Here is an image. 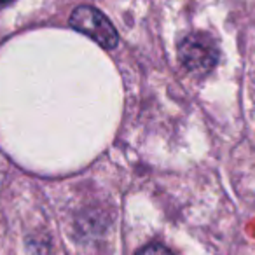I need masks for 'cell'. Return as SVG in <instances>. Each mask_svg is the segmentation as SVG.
<instances>
[{"mask_svg": "<svg viewBox=\"0 0 255 255\" xmlns=\"http://www.w3.org/2000/svg\"><path fill=\"white\" fill-rule=\"evenodd\" d=\"M136 255H173V254H171L166 247H163V245L150 243V245H147V247H143L142 250H138Z\"/></svg>", "mask_w": 255, "mask_h": 255, "instance_id": "cell-3", "label": "cell"}, {"mask_svg": "<svg viewBox=\"0 0 255 255\" xmlns=\"http://www.w3.org/2000/svg\"><path fill=\"white\" fill-rule=\"evenodd\" d=\"M70 26L84 35L91 37L105 49H114L119 42V37L112 23L105 14L91 5H79L70 16Z\"/></svg>", "mask_w": 255, "mask_h": 255, "instance_id": "cell-1", "label": "cell"}, {"mask_svg": "<svg viewBox=\"0 0 255 255\" xmlns=\"http://www.w3.org/2000/svg\"><path fill=\"white\" fill-rule=\"evenodd\" d=\"M180 61L189 72L194 74H208L217 65L219 51L212 37L206 33H191L182 40L178 47Z\"/></svg>", "mask_w": 255, "mask_h": 255, "instance_id": "cell-2", "label": "cell"}, {"mask_svg": "<svg viewBox=\"0 0 255 255\" xmlns=\"http://www.w3.org/2000/svg\"><path fill=\"white\" fill-rule=\"evenodd\" d=\"M7 2H11V0H0V5H2V4H7Z\"/></svg>", "mask_w": 255, "mask_h": 255, "instance_id": "cell-4", "label": "cell"}]
</instances>
